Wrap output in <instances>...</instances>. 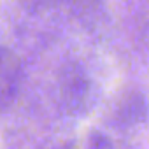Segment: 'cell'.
Masks as SVG:
<instances>
[{"label": "cell", "instance_id": "obj_1", "mask_svg": "<svg viewBox=\"0 0 149 149\" xmlns=\"http://www.w3.org/2000/svg\"><path fill=\"white\" fill-rule=\"evenodd\" d=\"M95 97L97 91L86 70L76 61L63 65L58 77V98L65 112L70 116H83L93 107Z\"/></svg>", "mask_w": 149, "mask_h": 149}, {"label": "cell", "instance_id": "obj_3", "mask_svg": "<svg viewBox=\"0 0 149 149\" xmlns=\"http://www.w3.org/2000/svg\"><path fill=\"white\" fill-rule=\"evenodd\" d=\"M146 100H144V95L137 93V91H130L126 93L121 102L118 104V114H116V119L118 123L121 125H135V123H140L144 118H146Z\"/></svg>", "mask_w": 149, "mask_h": 149}, {"label": "cell", "instance_id": "obj_2", "mask_svg": "<svg viewBox=\"0 0 149 149\" xmlns=\"http://www.w3.org/2000/svg\"><path fill=\"white\" fill-rule=\"evenodd\" d=\"M23 81L19 58L7 47L0 46V111H7L18 98Z\"/></svg>", "mask_w": 149, "mask_h": 149}, {"label": "cell", "instance_id": "obj_4", "mask_svg": "<svg viewBox=\"0 0 149 149\" xmlns=\"http://www.w3.org/2000/svg\"><path fill=\"white\" fill-rule=\"evenodd\" d=\"M88 149H112V147H111V144L107 142V139H104V137H95V139L90 142Z\"/></svg>", "mask_w": 149, "mask_h": 149}]
</instances>
